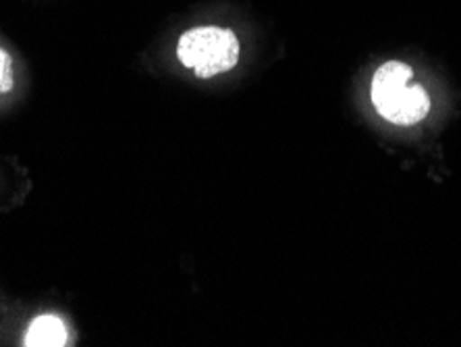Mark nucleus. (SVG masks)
<instances>
[{
    "mask_svg": "<svg viewBox=\"0 0 461 347\" xmlns=\"http://www.w3.org/2000/svg\"><path fill=\"white\" fill-rule=\"evenodd\" d=\"M411 67L402 60L381 65L372 79V102L383 119L395 125L420 123L430 111V98L422 86H408Z\"/></svg>",
    "mask_w": 461,
    "mask_h": 347,
    "instance_id": "obj_1",
    "label": "nucleus"
},
{
    "mask_svg": "<svg viewBox=\"0 0 461 347\" xmlns=\"http://www.w3.org/2000/svg\"><path fill=\"white\" fill-rule=\"evenodd\" d=\"M177 57L181 65L194 69L200 79H210L230 71L237 65L240 40L225 27H194L179 38Z\"/></svg>",
    "mask_w": 461,
    "mask_h": 347,
    "instance_id": "obj_2",
    "label": "nucleus"
},
{
    "mask_svg": "<svg viewBox=\"0 0 461 347\" xmlns=\"http://www.w3.org/2000/svg\"><path fill=\"white\" fill-rule=\"evenodd\" d=\"M69 333L67 324L57 315H40L33 318L23 335V345L27 347H60L67 345Z\"/></svg>",
    "mask_w": 461,
    "mask_h": 347,
    "instance_id": "obj_3",
    "label": "nucleus"
},
{
    "mask_svg": "<svg viewBox=\"0 0 461 347\" xmlns=\"http://www.w3.org/2000/svg\"><path fill=\"white\" fill-rule=\"evenodd\" d=\"M15 87V71H13V59L5 49H0V94L11 92Z\"/></svg>",
    "mask_w": 461,
    "mask_h": 347,
    "instance_id": "obj_4",
    "label": "nucleus"
}]
</instances>
